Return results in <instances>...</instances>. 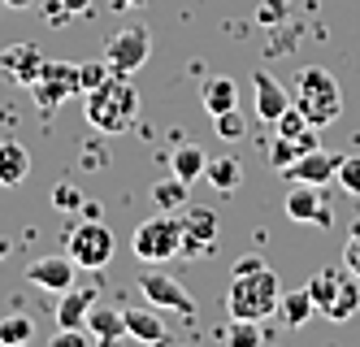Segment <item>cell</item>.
Segmentation results:
<instances>
[{
    "label": "cell",
    "instance_id": "cell-1",
    "mask_svg": "<svg viewBox=\"0 0 360 347\" xmlns=\"http://www.w3.org/2000/svg\"><path fill=\"white\" fill-rule=\"evenodd\" d=\"M83 113H87V122L100 130V135H122V130L135 122V113H139V92L131 83V74H109L100 87H91Z\"/></svg>",
    "mask_w": 360,
    "mask_h": 347
},
{
    "label": "cell",
    "instance_id": "cell-2",
    "mask_svg": "<svg viewBox=\"0 0 360 347\" xmlns=\"http://www.w3.org/2000/svg\"><path fill=\"white\" fill-rule=\"evenodd\" d=\"M278 300H282V286L269 265L252 274H230V296H226L230 322H265V317L278 313Z\"/></svg>",
    "mask_w": 360,
    "mask_h": 347
},
{
    "label": "cell",
    "instance_id": "cell-3",
    "mask_svg": "<svg viewBox=\"0 0 360 347\" xmlns=\"http://www.w3.org/2000/svg\"><path fill=\"white\" fill-rule=\"evenodd\" d=\"M295 104L300 113L313 122V126H330L334 118L343 113V92H339V78H334L326 65H308L300 70V83H295Z\"/></svg>",
    "mask_w": 360,
    "mask_h": 347
},
{
    "label": "cell",
    "instance_id": "cell-4",
    "mask_svg": "<svg viewBox=\"0 0 360 347\" xmlns=\"http://www.w3.org/2000/svg\"><path fill=\"white\" fill-rule=\"evenodd\" d=\"M131 252L143 260V265H161L169 256H183V222H178V213H157V217H148L135 226L131 234Z\"/></svg>",
    "mask_w": 360,
    "mask_h": 347
},
{
    "label": "cell",
    "instance_id": "cell-5",
    "mask_svg": "<svg viewBox=\"0 0 360 347\" xmlns=\"http://www.w3.org/2000/svg\"><path fill=\"white\" fill-rule=\"evenodd\" d=\"M65 248H70V256H74L79 270H105V265L113 260V252H117V239H113V230L105 222L87 217V222H79L65 234Z\"/></svg>",
    "mask_w": 360,
    "mask_h": 347
},
{
    "label": "cell",
    "instance_id": "cell-6",
    "mask_svg": "<svg viewBox=\"0 0 360 347\" xmlns=\"http://www.w3.org/2000/svg\"><path fill=\"white\" fill-rule=\"evenodd\" d=\"M31 96H35L39 109H48V113L61 109L70 96H83V87H79V65H70V61H44L39 78L31 83Z\"/></svg>",
    "mask_w": 360,
    "mask_h": 347
},
{
    "label": "cell",
    "instance_id": "cell-7",
    "mask_svg": "<svg viewBox=\"0 0 360 347\" xmlns=\"http://www.w3.org/2000/svg\"><path fill=\"white\" fill-rule=\"evenodd\" d=\"M148 57H152V35L143 26H122L117 35L105 39V61L113 74H135L148 65Z\"/></svg>",
    "mask_w": 360,
    "mask_h": 347
},
{
    "label": "cell",
    "instance_id": "cell-8",
    "mask_svg": "<svg viewBox=\"0 0 360 347\" xmlns=\"http://www.w3.org/2000/svg\"><path fill=\"white\" fill-rule=\"evenodd\" d=\"M139 291H143V300H148V304L169 308V313H183L187 322L195 317V300H191V291L178 282V278L161 274V270H148V274L139 278Z\"/></svg>",
    "mask_w": 360,
    "mask_h": 347
},
{
    "label": "cell",
    "instance_id": "cell-9",
    "mask_svg": "<svg viewBox=\"0 0 360 347\" xmlns=\"http://www.w3.org/2000/svg\"><path fill=\"white\" fill-rule=\"evenodd\" d=\"M178 222H183V256H200V252L213 248L217 213L209 204H183V208H178Z\"/></svg>",
    "mask_w": 360,
    "mask_h": 347
},
{
    "label": "cell",
    "instance_id": "cell-10",
    "mask_svg": "<svg viewBox=\"0 0 360 347\" xmlns=\"http://www.w3.org/2000/svg\"><path fill=\"white\" fill-rule=\"evenodd\" d=\"M339 161H343L339 152L308 148V152H300L295 161H291L287 170H282V178H291V182H308V187H326L334 174H339Z\"/></svg>",
    "mask_w": 360,
    "mask_h": 347
},
{
    "label": "cell",
    "instance_id": "cell-11",
    "mask_svg": "<svg viewBox=\"0 0 360 347\" xmlns=\"http://www.w3.org/2000/svg\"><path fill=\"white\" fill-rule=\"evenodd\" d=\"M44 52H39V44H9L5 52H0V74L5 78H13V83H22V87H31L35 78H39V70H44Z\"/></svg>",
    "mask_w": 360,
    "mask_h": 347
},
{
    "label": "cell",
    "instance_id": "cell-12",
    "mask_svg": "<svg viewBox=\"0 0 360 347\" xmlns=\"http://www.w3.org/2000/svg\"><path fill=\"white\" fill-rule=\"evenodd\" d=\"M74 256L65 252V256H39L31 270H27V282L31 286H39V291H53V296H61V291H70L74 286Z\"/></svg>",
    "mask_w": 360,
    "mask_h": 347
},
{
    "label": "cell",
    "instance_id": "cell-13",
    "mask_svg": "<svg viewBox=\"0 0 360 347\" xmlns=\"http://www.w3.org/2000/svg\"><path fill=\"white\" fill-rule=\"evenodd\" d=\"M282 208H287V217H291V222H308V226H334V208H326V200L317 196V187H308V182H295Z\"/></svg>",
    "mask_w": 360,
    "mask_h": 347
},
{
    "label": "cell",
    "instance_id": "cell-14",
    "mask_svg": "<svg viewBox=\"0 0 360 347\" xmlns=\"http://www.w3.org/2000/svg\"><path fill=\"white\" fill-rule=\"evenodd\" d=\"M252 92H256V118L269 122V126H274V122L282 118V109L291 104L287 87H282L269 70H252Z\"/></svg>",
    "mask_w": 360,
    "mask_h": 347
},
{
    "label": "cell",
    "instance_id": "cell-15",
    "mask_svg": "<svg viewBox=\"0 0 360 347\" xmlns=\"http://www.w3.org/2000/svg\"><path fill=\"white\" fill-rule=\"evenodd\" d=\"M122 317H126V334L139 339V343H165V339H169V330H165V322H161V308H157V304L122 308Z\"/></svg>",
    "mask_w": 360,
    "mask_h": 347
},
{
    "label": "cell",
    "instance_id": "cell-16",
    "mask_svg": "<svg viewBox=\"0 0 360 347\" xmlns=\"http://www.w3.org/2000/svg\"><path fill=\"white\" fill-rule=\"evenodd\" d=\"M96 308V286H70L61 291V304H57V326L74 330V326H87V313Z\"/></svg>",
    "mask_w": 360,
    "mask_h": 347
},
{
    "label": "cell",
    "instance_id": "cell-17",
    "mask_svg": "<svg viewBox=\"0 0 360 347\" xmlns=\"http://www.w3.org/2000/svg\"><path fill=\"white\" fill-rule=\"evenodd\" d=\"M87 334H91L100 347L131 339V334H126V317H122V308H100V304L87 313Z\"/></svg>",
    "mask_w": 360,
    "mask_h": 347
},
{
    "label": "cell",
    "instance_id": "cell-18",
    "mask_svg": "<svg viewBox=\"0 0 360 347\" xmlns=\"http://www.w3.org/2000/svg\"><path fill=\"white\" fill-rule=\"evenodd\" d=\"M31 174V152L18 139H0V187H18Z\"/></svg>",
    "mask_w": 360,
    "mask_h": 347
},
{
    "label": "cell",
    "instance_id": "cell-19",
    "mask_svg": "<svg viewBox=\"0 0 360 347\" xmlns=\"http://www.w3.org/2000/svg\"><path fill=\"white\" fill-rule=\"evenodd\" d=\"M200 100H204V109H209V118H217V113H226V109H235L239 104V87H235V78H209L204 83V92H200Z\"/></svg>",
    "mask_w": 360,
    "mask_h": 347
},
{
    "label": "cell",
    "instance_id": "cell-20",
    "mask_svg": "<svg viewBox=\"0 0 360 347\" xmlns=\"http://www.w3.org/2000/svg\"><path fill=\"white\" fill-rule=\"evenodd\" d=\"M204 165H209V156H204V148H195V144H178L169 152V174H178L183 182L204 178Z\"/></svg>",
    "mask_w": 360,
    "mask_h": 347
},
{
    "label": "cell",
    "instance_id": "cell-21",
    "mask_svg": "<svg viewBox=\"0 0 360 347\" xmlns=\"http://www.w3.org/2000/svg\"><path fill=\"white\" fill-rule=\"evenodd\" d=\"M313 313H317V304H313V296H308V286L287 291V296L278 300V317L287 326H308V322H313Z\"/></svg>",
    "mask_w": 360,
    "mask_h": 347
},
{
    "label": "cell",
    "instance_id": "cell-22",
    "mask_svg": "<svg viewBox=\"0 0 360 347\" xmlns=\"http://www.w3.org/2000/svg\"><path fill=\"white\" fill-rule=\"evenodd\" d=\"M356 313H360V278L352 274V278L339 282V291H334V300H330V308L321 317H330V322H347V317H356Z\"/></svg>",
    "mask_w": 360,
    "mask_h": 347
},
{
    "label": "cell",
    "instance_id": "cell-23",
    "mask_svg": "<svg viewBox=\"0 0 360 347\" xmlns=\"http://www.w3.org/2000/svg\"><path fill=\"white\" fill-rule=\"evenodd\" d=\"M187 187H191V182H183L178 174H169V178H161V182H152V204L165 208V213H178V208L187 204Z\"/></svg>",
    "mask_w": 360,
    "mask_h": 347
},
{
    "label": "cell",
    "instance_id": "cell-24",
    "mask_svg": "<svg viewBox=\"0 0 360 347\" xmlns=\"http://www.w3.org/2000/svg\"><path fill=\"white\" fill-rule=\"evenodd\" d=\"M204 178H209L217 191H235V187L243 182V165L235 161V156H217V161L204 165Z\"/></svg>",
    "mask_w": 360,
    "mask_h": 347
},
{
    "label": "cell",
    "instance_id": "cell-25",
    "mask_svg": "<svg viewBox=\"0 0 360 347\" xmlns=\"http://www.w3.org/2000/svg\"><path fill=\"white\" fill-rule=\"evenodd\" d=\"M31 339H35V322L27 313L0 317V347H18V343H31Z\"/></svg>",
    "mask_w": 360,
    "mask_h": 347
},
{
    "label": "cell",
    "instance_id": "cell-26",
    "mask_svg": "<svg viewBox=\"0 0 360 347\" xmlns=\"http://www.w3.org/2000/svg\"><path fill=\"white\" fill-rule=\"evenodd\" d=\"M339 282H343V270H317L313 278H308V296H313L317 313L330 308V300H334V291H339Z\"/></svg>",
    "mask_w": 360,
    "mask_h": 347
},
{
    "label": "cell",
    "instance_id": "cell-27",
    "mask_svg": "<svg viewBox=\"0 0 360 347\" xmlns=\"http://www.w3.org/2000/svg\"><path fill=\"white\" fill-rule=\"evenodd\" d=\"M308 126H313V122H308V118L300 113V104H295V100H291L287 109H282V118L274 122V130H278V135H287V139H300Z\"/></svg>",
    "mask_w": 360,
    "mask_h": 347
},
{
    "label": "cell",
    "instance_id": "cell-28",
    "mask_svg": "<svg viewBox=\"0 0 360 347\" xmlns=\"http://www.w3.org/2000/svg\"><path fill=\"white\" fill-rule=\"evenodd\" d=\"M213 126H217V139H230V144L248 135V122L239 118V109H226V113H217V118H213Z\"/></svg>",
    "mask_w": 360,
    "mask_h": 347
},
{
    "label": "cell",
    "instance_id": "cell-29",
    "mask_svg": "<svg viewBox=\"0 0 360 347\" xmlns=\"http://www.w3.org/2000/svg\"><path fill=\"white\" fill-rule=\"evenodd\" d=\"M87 200H83V191L74 182H57L53 187V208H61V213H74V208H83Z\"/></svg>",
    "mask_w": 360,
    "mask_h": 347
},
{
    "label": "cell",
    "instance_id": "cell-30",
    "mask_svg": "<svg viewBox=\"0 0 360 347\" xmlns=\"http://www.w3.org/2000/svg\"><path fill=\"white\" fill-rule=\"evenodd\" d=\"M109 74H113V70H109V61H87V65H79V87H83V96H87L91 87H100Z\"/></svg>",
    "mask_w": 360,
    "mask_h": 347
},
{
    "label": "cell",
    "instance_id": "cell-31",
    "mask_svg": "<svg viewBox=\"0 0 360 347\" xmlns=\"http://www.w3.org/2000/svg\"><path fill=\"white\" fill-rule=\"evenodd\" d=\"M226 343H235V347H252V343H261V322H235L226 330Z\"/></svg>",
    "mask_w": 360,
    "mask_h": 347
},
{
    "label": "cell",
    "instance_id": "cell-32",
    "mask_svg": "<svg viewBox=\"0 0 360 347\" xmlns=\"http://www.w3.org/2000/svg\"><path fill=\"white\" fill-rule=\"evenodd\" d=\"M334 178H339L343 191L360 196V156H343V161H339V174H334Z\"/></svg>",
    "mask_w": 360,
    "mask_h": 347
},
{
    "label": "cell",
    "instance_id": "cell-33",
    "mask_svg": "<svg viewBox=\"0 0 360 347\" xmlns=\"http://www.w3.org/2000/svg\"><path fill=\"white\" fill-rule=\"evenodd\" d=\"M256 22H261V26L287 22V0H261V9H256Z\"/></svg>",
    "mask_w": 360,
    "mask_h": 347
},
{
    "label": "cell",
    "instance_id": "cell-34",
    "mask_svg": "<svg viewBox=\"0 0 360 347\" xmlns=\"http://www.w3.org/2000/svg\"><path fill=\"white\" fill-rule=\"evenodd\" d=\"M343 270L360 278V234H352L347 244H343Z\"/></svg>",
    "mask_w": 360,
    "mask_h": 347
},
{
    "label": "cell",
    "instance_id": "cell-35",
    "mask_svg": "<svg viewBox=\"0 0 360 347\" xmlns=\"http://www.w3.org/2000/svg\"><path fill=\"white\" fill-rule=\"evenodd\" d=\"M261 265H265V260H261V256H256V252H252V256H243V260H235V270H230V274H252V270H261Z\"/></svg>",
    "mask_w": 360,
    "mask_h": 347
},
{
    "label": "cell",
    "instance_id": "cell-36",
    "mask_svg": "<svg viewBox=\"0 0 360 347\" xmlns=\"http://www.w3.org/2000/svg\"><path fill=\"white\" fill-rule=\"evenodd\" d=\"M61 5L70 9V18H74V13H91V0H61Z\"/></svg>",
    "mask_w": 360,
    "mask_h": 347
},
{
    "label": "cell",
    "instance_id": "cell-37",
    "mask_svg": "<svg viewBox=\"0 0 360 347\" xmlns=\"http://www.w3.org/2000/svg\"><path fill=\"white\" fill-rule=\"evenodd\" d=\"M113 5H117V9H143L148 0H113Z\"/></svg>",
    "mask_w": 360,
    "mask_h": 347
},
{
    "label": "cell",
    "instance_id": "cell-38",
    "mask_svg": "<svg viewBox=\"0 0 360 347\" xmlns=\"http://www.w3.org/2000/svg\"><path fill=\"white\" fill-rule=\"evenodd\" d=\"M35 0H5V9H31Z\"/></svg>",
    "mask_w": 360,
    "mask_h": 347
},
{
    "label": "cell",
    "instance_id": "cell-39",
    "mask_svg": "<svg viewBox=\"0 0 360 347\" xmlns=\"http://www.w3.org/2000/svg\"><path fill=\"white\" fill-rule=\"evenodd\" d=\"M5 256H9V239H5V234H0V260H5Z\"/></svg>",
    "mask_w": 360,
    "mask_h": 347
}]
</instances>
